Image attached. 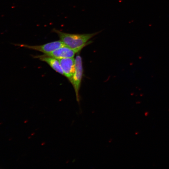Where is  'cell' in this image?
<instances>
[{
	"label": "cell",
	"mask_w": 169,
	"mask_h": 169,
	"mask_svg": "<svg viewBox=\"0 0 169 169\" xmlns=\"http://www.w3.org/2000/svg\"><path fill=\"white\" fill-rule=\"evenodd\" d=\"M52 32L56 33L60 40L66 46L80 51L83 48L89 44V41L99 32L91 33L72 34L62 32L55 28Z\"/></svg>",
	"instance_id": "obj_1"
},
{
	"label": "cell",
	"mask_w": 169,
	"mask_h": 169,
	"mask_svg": "<svg viewBox=\"0 0 169 169\" xmlns=\"http://www.w3.org/2000/svg\"><path fill=\"white\" fill-rule=\"evenodd\" d=\"M75 70L70 82L73 85L76 94V100L79 101V91L83 74L82 59L79 55L75 59Z\"/></svg>",
	"instance_id": "obj_2"
},
{
	"label": "cell",
	"mask_w": 169,
	"mask_h": 169,
	"mask_svg": "<svg viewBox=\"0 0 169 169\" xmlns=\"http://www.w3.org/2000/svg\"><path fill=\"white\" fill-rule=\"evenodd\" d=\"M14 44L16 46L39 51L44 54L50 53L59 48L65 46L60 40L38 45H29L23 44Z\"/></svg>",
	"instance_id": "obj_3"
},
{
	"label": "cell",
	"mask_w": 169,
	"mask_h": 169,
	"mask_svg": "<svg viewBox=\"0 0 169 169\" xmlns=\"http://www.w3.org/2000/svg\"><path fill=\"white\" fill-rule=\"evenodd\" d=\"M78 51L70 48L66 46L59 48L50 53L43 55L55 58L57 59L73 58Z\"/></svg>",
	"instance_id": "obj_4"
},
{
	"label": "cell",
	"mask_w": 169,
	"mask_h": 169,
	"mask_svg": "<svg viewBox=\"0 0 169 169\" xmlns=\"http://www.w3.org/2000/svg\"><path fill=\"white\" fill-rule=\"evenodd\" d=\"M58 59L63 71L64 75L70 82L75 70V59L73 57Z\"/></svg>",
	"instance_id": "obj_5"
},
{
	"label": "cell",
	"mask_w": 169,
	"mask_h": 169,
	"mask_svg": "<svg viewBox=\"0 0 169 169\" xmlns=\"http://www.w3.org/2000/svg\"><path fill=\"white\" fill-rule=\"evenodd\" d=\"M34 57L38 58L41 61L46 62L56 72L64 75L63 71L58 59L43 55L34 56Z\"/></svg>",
	"instance_id": "obj_6"
}]
</instances>
